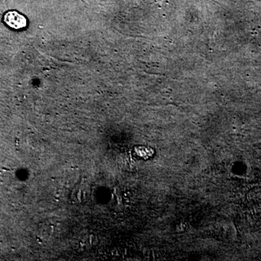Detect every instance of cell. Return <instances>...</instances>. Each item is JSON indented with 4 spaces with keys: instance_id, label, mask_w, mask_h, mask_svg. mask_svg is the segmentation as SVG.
Returning <instances> with one entry per match:
<instances>
[{
    "instance_id": "cell-1",
    "label": "cell",
    "mask_w": 261,
    "mask_h": 261,
    "mask_svg": "<svg viewBox=\"0 0 261 261\" xmlns=\"http://www.w3.org/2000/svg\"><path fill=\"white\" fill-rule=\"evenodd\" d=\"M4 22L11 28L20 29L26 26V18L16 11H10L4 14Z\"/></svg>"
}]
</instances>
